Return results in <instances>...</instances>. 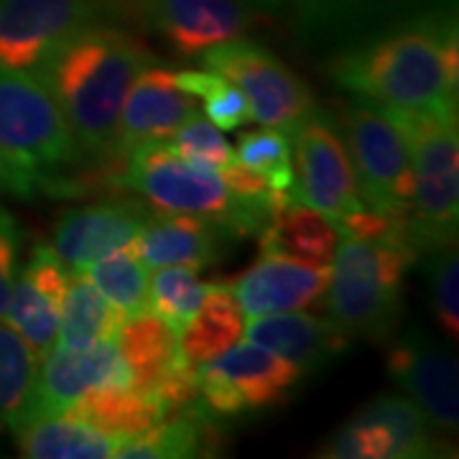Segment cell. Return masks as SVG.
<instances>
[{"instance_id":"3957f363","label":"cell","mask_w":459,"mask_h":459,"mask_svg":"<svg viewBox=\"0 0 459 459\" xmlns=\"http://www.w3.org/2000/svg\"><path fill=\"white\" fill-rule=\"evenodd\" d=\"M80 148L56 100L33 72L0 66V189L21 199L72 197Z\"/></svg>"},{"instance_id":"277c9868","label":"cell","mask_w":459,"mask_h":459,"mask_svg":"<svg viewBox=\"0 0 459 459\" xmlns=\"http://www.w3.org/2000/svg\"><path fill=\"white\" fill-rule=\"evenodd\" d=\"M419 253L406 238H340L327 286L329 322L347 340H388L403 312V279Z\"/></svg>"},{"instance_id":"7a4b0ae2","label":"cell","mask_w":459,"mask_h":459,"mask_svg":"<svg viewBox=\"0 0 459 459\" xmlns=\"http://www.w3.org/2000/svg\"><path fill=\"white\" fill-rule=\"evenodd\" d=\"M457 26L424 18L340 54L329 74L355 98L391 110H457Z\"/></svg>"},{"instance_id":"83f0119b","label":"cell","mask_w":459,"mask_h":459,"mask_svg":"<svg viewBox=\"0 0 459 459\" xmlns=\"http://www.w3.org/2000/svg\"><path fill=\"white\" fill-rule=\"evenodd\" d=\"M355 419L373 421L394 437L398 459H424L444 455V444L434 437V429L424 413L401 395H377L368 406H362Z\"/></svg>"},{"instance_id":"8fae6325","label":"cell","mask_w":459,"mask_h":459,"mask_svg":"<svg viewBox=\"0 0 459 459\" xmlns=\"http://www.w3.org/2000/svg\"><path fill=\"white\" fill-rule=\"evenodd\" d=\"M294 186L291 202L307 204L329 217L334 225L352 212L365 210L340 133L325 110H314L291 135Z\"/></svg>"},{"instance_id":"ffe728a7","label":"cell","mask_w":459,"mask_h":459,"mask_svg":"<svg viewBox=\"0 0 459 459\" xmlns=\"http://www.w3.org/2000/svg\"><path fill=\"white\" fill-rule=\"evenodd\" d=\"M243 334L247 342L265 347L296 365L301 376L327 368L350 344V340L329 319L325 322L299 312L253 316L243 329Z\"/></svg>"},{"instance_id":"4fadbf2b","label":"cell","mask_w":459,"mask_h":459,"mask_svg":"<svg viewBox=\"0 0 459 459\" xmlns=\"http://www.w3.org/2000/svg\"><path fill=\"white\" fill-rule=\"evenodd\" d=\"M100 385H131V373L115 340L84 347H51L36 362L31 391L18 421L66 413L80 395Z\"/></svg>"},{"instance_id":"8992f818","label":"cell","mask_w":459,"mask_h":459,"mask_svg":"<svg viewBox=\"0 0 459 459\" xmlns=\"http://www.w3.org/2000/svg\"><path fill=\"white\" fill-rule=\"evenodd\" d=\"M391 110V108H388ZM406 133L413 169L411 246L421 255L457 246L459 135L457 110H391Z\"/></svg>"},{"instance_id":"836d02e7","label":"cell","mask_w":459,"mask_h":459,"mask_svg":"<svg viewBox=\"0 0 459 459\" xmlns=\"http://www.w3.org/2000/svg\"><path fill=\"white\" fill-rule=\"evenodd\" d=\"M429 307L442 332L459 340V261L457 246L437 247L427 253Z\"/></svg>"},{"instance_id":"e575fe53","label":"cell","mask_w":459,"mask_h":459,"mask_svg":"<svg viewBox=\"0 0 459 459\" xmlns=\"http://www.w3.org/2000/svg\"><path fill=\"white\" fill-rule=\"evenodd\" d=\"M166 146L171 148L181 161L207 169V171H220L235 161V148L225 141L217 126H212L204 115L195 113L179 131L169 138Z\"/></svg>"},{"instance_id":"6da1fadb","label":"cell","mask_w":459,"mask_h":459,"mask_svg":"<svg viewBox=\"0 0 459 459\" xmlns=\"http://www.w3.org/2000/svg\"><path fill=\"white\" fill-rule=\"evenodd\" d=\"M159 62L141 39L108 23H92L33 74L47 84L87 166H98L102 181L117 169V128L135 77Z\"/></svg>"},{"instance_id":"d590c367","label":"cell","mask_w":459,"mask_h":459,"mask_svg":"<svg viewBox=\"0 0 459 459\" xmlns=\"http://www.w3.org/2000/svg\"><path fill=\"white\" fill-rule=\"evenodd\" d=\"M319 457L329 459H398L394 437L373 421L350 419L334 437H329Z\"/></svg>"},{"instance_id":"9c48e42d","label":"cell","mask_w":459,"mask_h":459,"mask_svg":"<svg viewBox=\"0 0 459 459\" xmlns=\"http://www.w3.org/2000/svg\"><path fill=\"white\" fill-rule=\"evenodd\" d=\"M301 370L258 344H232L197 368L199 403L214 419L279 409L301 380Z\"/></svg>"},{"instance_id":"f546056e","label":"cell","mask_w":459,"mask_h":459,"mask_svg":"<svg viewBox=\"0 0 459 459\" xmlns=\"http://www.w3.org/2000/svg\"><path fill=\"white\" fill-rule=\"evenodd\" d=\"M210 286L212 283L199 279L197 268L161 265L148 283V309L179 334V329L197 314Z\"/></svg>"},{"instance_id":"ba28073f","label":"cell","mask_w":459,"mask_h":459,"mask_svg":"<svg viewBox=\"0 0 459 459\" xmlns=\"http://www.w3.org/2000/svg\"><path fill=\"white\" fill-rule=\"evenodd\" d=\"M204 69L243 90L250 102L253 120L265 128L294 135V131L316 110L312 90L289 66L261 44L232 39L202 51L197 56Z\"/></svg>"},{"instance_id":"484cf974","label":"cell","mask_w":459,"mask_h":459,"mask_svg":"<svg viewBox=\"0 0 459 459\" xmlns=\"http://www.w3.org/2000/svg\"><path fill=\"white\" fill-rule=\"evenodd\" d=\"M212 413H207L202 403L192 409L166 416L156 427L143 434L117 444V455L123 459H184L210 455V449L220 444Z\"/></svg>"},{"instance_id":"1f68e13d","label":"cell","mask_w":459,"mask_h":459,"mask_svg":"<svg viewBox=\"0 0 459 459\" xmlns=\"http://www.w3.org/2000/svg\"><path fill=\"white\" fill-rule=\"evenodd\" d=\"M174 80L184 92H189L192 98L204 102L207 120L217 126L220 131H235L253 117L250 102L243 95V90L225 77H220L212 69L174 72Z\"/></svg>"},{"instance_id":"cb8c5ba5","label":"cell","mask_w":459,"mask_h":459,"mask_svg":"<svg viewBox=\"0 0 459 459\" xmlns=\"http://www.w3.org/2000/svg\"><path fill=\"white\" fill-rule=\"evenodd\" d=\"M115 347L131 373V385L143 394L153 391L179 355L177 332L151 309H141L120 322Z\"/></svg>"},{"instance_id":"5bb4252c","label":"cell","mask_w":459,"mask_h":459,"mask_svg":"<svg viewBox=\"0 0 459 459\" xmlns=\"http://www.w3.org/2000/svg\"><path fill=\"white\" fill-rule=\"evenodd\" d=\"M151 212L143 199L123 197L69 207L54 225L51 247L69 273H80L102 255L133 243Z\"/></svg>"},{"instance_id":"7c38bea8","label":"cell","mask_w":459,"mask_h":459,"mask_svg":"<svg viewBox=\"0 0 459 459\" xmlns=\"http://www.w3.org/2000/svg\"><path fill=\"white\" fill-rule=\"evenodd\" d=\"M100 16L102 0H0V66L39 69Z\"/></svg>"},{"instance_id":"4dcf8cb0","label":"cell","mask_w":459,"mask_h":459,"mask_svg":"<svg viewBox=\"0 0 459 459\" xmlns=\"http://www.w3.org/2000/svg\"><path fill=\"white\" fill-rule=\"evenodd\" d=\"M36 358L11 325L0 319V429H13L31 391Z\"/></svg>"},{"instance_id":"d6986e66","label":"cell","mask_w":459,"mask_h":459,"mask_svg":"<svg viewBox=\"0 0 459 459\" xmlns=\"http://www.w3.org/2000/svg\"><path fill=\"white\" fill-rule=\"evenodd\" d=\"M235 240L225 225L207 217L151 212L133 246L148 268L189 265L202 271L222 261L225 247Z\"/></svg>"},{"instance_id":"f1b7e54d","label":"cell","mask_w":459,"mask_h":459,"mask_svg":"<svg viewBox=\"0 0 459 459\" xmlns=\"http://www.w3.org/2000/svg\"><path fill=\"white\" fill-rule=\"evenodd\" d=\"M84 273L123 316L148 309L151 273L133 243L102 255Z\"/></svg>"},{"instance_id":"7402d4cb","label":"cell","mask_w":459,"mask_h":459,"mask_svg":"<svg viewBox=\"0 0 459 459\" xmlns=\"http://www.w3.org/2000/svg\"><path fill=\"white\" fill-rule=\"evenodd\" d=\"M261 255H279L307 265H332L340 246L337 225L307 204L289 202L261 230Z\"/></svg>"},{"instance_id":"e0dca14e","label":"cell","mask_w":459,"mask_h":459,"mask_svg":"<svg viewBox=\"0 0 459 459\" xmlns=\"http://www.w3.org/2000/svg\"><path fill=\"white\" fill-rule=\"evenodd\" d=\"M195 113H199L197 98L181 90L174 80V72L159 62L148 65L135 77L120 113L117 169L135 148L169 143V138Z\"/></svg>"},{"instance_id":"30bf717a","label":"cell","mask_w":459,"mask_h":459,"mask_svg":"<svg viewBox=\"0 0 459 459\" xmlns=\"http://www.w3.org/2000/svg\"><path fill=\"white\" fill-rule=\"evenodd\" d=\"M102 13L141 23L181 59H197L217 44L243 39L255 23L246 0H102Z\"/></svg>"},{"instance_id":"ac0fdd59","label":"cell","mask_w":459,"mask_h":459,"mask_svg":"<svg viewBox=\"0 0 459 459\" xmlns=\"http://www.w3.org/2000/svg\"><path fill=\"white\" fill-rule=\"evenodd\" d=\"M332 265H307L279 255H261L230 289L246 316L301 312L327 294Z\"/></svg>"},{"instance_id":"d4e9b609","label":"cell","mask_w":459,"mask_h":459,"mask_svg":"<svg viewBox=\"0 0 459 459\" xmlns=\"http://www.w3.org/2000/svg\"><path fill=\"white\" fill-rule=\"evenodd\" d=\"M243 329H246V316L232 289L225 283L210 286L197 314L177 334L179 358L192 368H199L222 355L232 344H238V340L243 337Z\"/></svg>"},{"instance_id":"74e56055","label":"cell","mask_w":459,"mask_h":459,"mask_svg":"<svg viewBox=\"0 0 459 459\" xmlns=\"http://www.w3.org/2000/svg\"><path fill=\"white\" fill-rule=\"evenodd\" d=\"M246 3L253 8H279L286 0H246Z\"/></svg>"},{"instance_id":"8d00e7d4","label":"cell","mask_w":459,"mask_h":459,"mask_svg":"<svg viewBox=\"0 0 459 459\" xmlns=\"http://www.w3.org/2000/svg\"><path fill=\"white\" fill-rule=\"evenodd\" d=\"M18 255H21V228L16 217L0 207V319L8 307L11 286L16 279Z\"/></svg>"},{"instance_id":"5b68a950","label":"cell","mask_w":459,"mask_h":459,"mask_svg":"<svg viewBox=\"0 0 459 459\" xmlns=\"http://www.w3.org/2000/svg\"><path fill=\"white\" fill-rule=\"evenodd\" d=\"M108 184L138 195L156 212L214 220L238 240L261 235V230L276 217L271 204L235 197L217 171L181 161L166 143L135 148Z\"/></svg>"},{"instance_id":"603a6c76","label":"cell","mask_w":459,"mask_h":459,"mask_svg":"<svg viewBox=\"0 0 459 459\" xmlns=\"http://www.w3.org/2000/svg\"><path fill=\"white\" fill-rule=\"evenodd\" d=\"M66 413L126 442L164 421V406L133 385H100L82 394Z\"/></svg>"},{"instance_id":"44dd1931","label":"cell","mask_w":459,"mask_h":459,"mask_svg":"<svg viewBox=\"0 0 459 459\" xmlns=\"http://www.w3.org/2000/svg\"><path fill=\"white\" fill-rule=\"evenodd\" d=\"M11 431L18 455L29 459H110L120 444L72 413L18 421Z\"/></svg>"},{"instance_id":"52a82bcc","label":"cell","mask_w":459,"mask_h":459,"mask_svg":"<svg viewBox=\"0 0 459 459\" xmlns=\"http://www.w3.org/2000/svg\"><path fill=\"white\" fill-rule=\"evenodd\" d=\"M327 115L352 161L362 204L377 214L409 220L413 195L411 148L394 113L355 98L334 102Z\"/></svg>"},{"instance_id":"4316f807","label":"cell","mask_w":459,"mask_h":459,"mask_svg":"<svg viewBox=\"0 0 459 459\" xmlns=\"http://www.w3.org/2000/svg\"><path fill=\"white\" fill-rule=\"evenodd\" d=\"M123 319L126 316L100 294L84 271L72 273L54 347H84L100 340H115V332Z\"/></svg>"},{"instance_id":"d6a6232c","label":"cell","mask_w":459,"mask_h":459,"mask_svg":"<svg viewBox=\"0 0 459 459\" xmlns=\"http://www.w3.org/2000/svg\"><path fill=\"white\" fill-rule=\"evenodd\" d=\"M235 161H240L247 169H253L255 174H261L268 179V184L291 197V186H294V146H291V135L276 128H265L261 131H247L238 138L235 148Z\"/></svg>"},{"instance_id":"9a60e30c","label":"cell","mask_w":459,"mask_h":459,"mask_svg":"<svg viewBox=\"0 0 459 459\" xmlns=\"http://www.w3.org/2000/svg\"><path fill=\"white\" fill-rule=\"evenodd\" d=\"M388 376L437 431H457V362L444 347L431 342L421 332L403 334L391 344Z\"/></svg>"},{"instance_id":"2e32d148","label":"cell","mask_w":459,"mask_h":459,"mask_svg":"<svg viewBox=\"0 0 459 459\" xmlns=\"http://www.w3.org/2000/svg\"><path fill=\"white\" fill-rule=\"evenodd\" d=\"M69 276L54 247L44 243L33 246L26 265L16 271L3 322L23 337L36 362L56 342Z\"/></svg>"}]
</instances>
